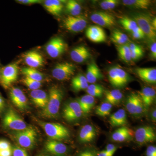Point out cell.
Segmentation results:
<instances>
[{
    "label": "cell",
    "mask_w": 156,
    "mask_h": 156,
    "mask_svg": "<svg viewBox=\"0 0 156 156\" xmlns=\"http://www.w3.org/2000/svg\"><path fill=\"white\" fill-rule=\"evenodd\" d=\"M45 149L48 152L55 156H64L67 153V146L60 141L49 140L46 142Z\"/></svg>",
    "instance_id": "obj_16"
},
{
    "label": "cell",
    "mask_w": 156,
    "mask_h": 156,
    "mask_svg": "<svg viewBox=\"0 0 156 156\" xmlns=\"http://www.w3.org/2000/svg\"><path fill=\"white\" fill-rule=\"evenodd\" d=\"M111 39L114 43L119 45L126 44L129 41V38L127 35L118 30L114 31Z\"/></svg>",
    "instance_id": "obj_33"
},
{
    "label": "cell",
    "mask_w": 156,
    "mask_h": 156,
    "mask_svg": "<svg viewBox=\"0 0 156 156\" xmlns=\"http://www.w3.org/2000/svg\"><path fill=\"white\" fill-rule=\"evenodd\" d=\"M22 90L17 87H14L11 89L10 92V98L12 103L14 104L20 95L23 94Z\"/></svg>",
    "instance_id": "obj_40"
},
{
    "label": "cell",
    "mask_w": 156,
    "mask_h": 156,
    "mask_svg": "<svg viewBox=\"0 0 156 156\" xmlns=\"http://www.w3.org/2000/svg\"><path fill=\"white\" fill-rule=\"evenodd\" d=\"M78 101L84 114H89L95 106V98L88 94L81 97Z\"/></svg>",
    "instance_id": "obj_27"
},
{
    "label": "cell",
    "mask_w": 156,
    "mask_h": 156,
    "mask_svg": "<svg viewBox=\"0 0 156 156\" xmlns=\"http://www.w3.org/2000/svg\"><path fill=\"white\" fill-rule=\"evenodd\" d=\"M150 49L151 56L152 58L155 59L156 58V43L155 42H154L151 45Z\"/></svg>",
    "instance_id": "obj_50"
},
{
    "label": "cell",
    "mask_w": 156,
    "mask_h": 156,
    "mask_svg": "<svg viewBox=\"0 0 156 156\" xmlns=\"http://www.w3.org/2000/svg\"><path fill=\"white\" fill-rule=\"evenodd\" d=\"M86 77L89 83L94 84L103 79V75L96 63L92 62L87 67Z\"/></svg>",
    "instance_id": "obj_21"
},
{
    "label": "cell",
    "mask_w": 156,
    "mask_h": 156,
    "mask_svg": "<svg viewBox=\"0 0 156 156\" xmlns=\"http://www.w3.org/2000/svg\"><path fill=\"white\" fill-rule=\"evenodd\" d=\"M109 122L112 127H123L128 124L127 114L125 109H119L110 116Z\"/></svg>",
    "instance_id": "obj_20"
},
{
    "label": "cell",
    "mask_w": 156,
    "mask_h": 156,
    "mask_svg": "<svg viewBox=\"0 0 156 156\" xmlns=\"http://www.w3.org/2000/svg\"><path fill=\"white\" fill-rule=\"evenodd\" d=\"M19 67L16 63H11L3 67L1 72L0 84L5 89H9L18 77Z\"/></svg>",
    "instance_id": "obj_7"
},
{
    "label": "cell",
    "mask_w": 156,
    "mask_h": 156,
    "mask_svg": "<svg viewBox=\"0 0 156 156\" xmlns=\"http://www.w3.org/2000/svg\"><path fill=\"white\" fill-rule=\"evenodd\" d=\"M118 4V1L116 0H105L101 2L100 5L101 9L107 11L114 9Z\"/></svg>",
    "instance_id": "obj_38"
},
{
    "label": "cell",
    "mask_w": 156,
    "mask_h": 156,
    "mask_svg": "<svg viewBox=\"0 0 156 156\" xmlns=\"http://www.w3.org/2000/svg\"><path fill=\"white\" fill-rule=\"evenodd\" d=\"M119 55L121 59L126 62H131L132 59L131 58V53L129 45L124 44L119 45L117 48Z\"/></svg>",
    "instance_id": "obj_34"
},
{
    "label": "cell",
    "mask_w": 156,
    "mask_h": 156,
    "mask_svg": "<svg viewBox=\"0 0 156 156\" xmlns=\"http://www.w3.org/2000/svg\"><path fill=\"white\" fill-rule=\"evenodd\" d=\"M79 156H95L94 154L89 151H84L79 154Z\"/></svg>",
    "instance_id": "obj_52"
},
{
    "label": "cell",
    "mask_w": 156,
    "mask_h": 156,
    "mask_svg": "<svg viewBox=\"0 0 156 156\" xmlns=\"http://www.w3.org/2000/svg\"><path fill=\"white\" fill-rule=\"evenodd\" d=\"M83 111L78 101H73L66 104L63 109V118L68 122H72L80 119Z\"/></svg>",
    "instance_id": "obj_13"
},
{
    "label": "cell",
    "mask_w": 156,
    "mask_h": 156,
    "mask_svg": "<svg viewBox=\"0 0 156 156\" xmlns=\"http://www.w3.org/2000/svg\"><path fill=\"white\" fill-rule=\"evenodd\" d=\"M76 67L70 62H64L58 63L52 72V76L59 81L69 80L75 73Z\"/></svg>",
    "instance_id": "obj_9"
},
{
    "label": "cell",
    "mask_w": 156,
    "mask_h": 156,
    "mask_svg": "<svg viewBox=\"0 0 156 156\" xmlns=\"http://www.w3.org/2000/svg\"><path fill=\"white\" fill-rule=\"evenodd\" d=\"M65 28L72 32H79L83 30L87 24V19L80 16L69 15L66 17L63 21Z\"/></svg>",
    "instance_id": "obj_12"
},
{
    "label": "cell",
    "mask_w": 156,
    "mask_h": 156,
    "mask_svg": "<svg viewBox=\"0 0 156 156\" xmlns=\"http://www.w3.org/2000/svg\"><path fill=\"white\" fill-rule=\"evenodd\" d=\"M122 2L125 6L138 9H147L152 3L150 0H123Z\"/></svg>",
    "instance_id": "obj_29"
},
{
    "label": "cell",
    "mask_w": 156,
    "mask_h": 156,
    "mask_svg": "<svg viewBox=\"0 0 156 156\" xmlns=\"http://www.w3.org/2000/svg\"><path fill=\"white\" fill-rule=\"evenodd\" d=\"M136 142L140 145L152 143L156 140L155 131L151 126H144L137 128L134 133Z\"/></svg>",
    "instance_id": "obj_10"
},
{
    "label": "cell",
    "mask_w": 156,
    "mask_h": 156,
    "mask_svg": "<svg viewBox=\"0 0 156 156\" xmlns=\"http://www.w3.org/2000/svg\"><path fill=\"white\" fill-rule=\"evenodd\" d=\"M109 81L115 88H122L129 83V74L122 69L115 66L110 69L108 71Z\"/></svg>",
    "instance_id": "obj_6"
},
{
    "label": "cell",
    "mask_w": 156,
    "mask_h": 156,
    "mask_svg": "<svg viewBox=\"0 0 156 156\" xmlns=\"http://www.w3.org/2000/svg\"><path fill=\"white\" fill-rule=\"evenodd\" d=\"M14 104L20 109H25L27 108V99L24 93L20 95Z\"/></svg>",
    "instance_id": "obj_39"
},
{
    "label": "cell",
    "mask_w": 156,
    "mask_h": 156,
    "mask_svg": "<svg viewBox=\"0 0 156 156\" xmlns=\"http://www.w3.org/2000/svg\"><path fill=\"white\" fill-rule=\"evenodd\" d=\"M44 5L48 12L55 16H59L63 10V4L58 0H46Z\"/></svg>",
    "instance_id": "obj_26"
},
{
    "label": "cell",
    "mask_w": 156,
    "mask_h": 156,
    "mask_svg": "<svg viewBox=\"0 0 156 156\" xmlns=\"http://www.w3.org/2000/svg\"><path fill=\"white\" fill-rule=\"evenodd\" d=\"M129 45L131 52H136V51H141L143 50L142 48L139 45H136L134 43H131Z\"/></svg>",
    "instance_id": "obj_49"
},
{
    "label": "cell",
    "mask_w": 156,
    "mask_h": 156,
    "mask_svg": "<svg viewBox=\"0 0 156 156\" xmlns=\"http://www.w3.org/2000/svg\"><path fill=\"white\" fill-rule=\"evenodd\" d=\"M97 156H110L106 152L105 150H103L99 152Z\"/></svg>",
    "instance_id": "obj_55"
},
{
    "label": "cell",
    "mask_w": 156,
    "mask_h": 156,
    "mask_svg": "<svg viewBox=\"0 0 156 156\" xmlns=\"http://www.w3.org/2000/svg\"><path fill=\"white\" fill-rule=\"evenodd\" d=\"M0 156H12V149L0 150Z\"/></svg>",
    "instance_id": "obj_51"
},
{
    "label": "cell",
    "mask_w": 156,
    "mask_h": 156,
    "mask_svg": "<svg viewBox=\"0 0 156 156\" xmlns=\"http://www.w3.org/2000/svg\"><path fill=\"white\" fill-rule=\"evenodd\" d=\"M17 2L23 5H31L34 4H40L42 2V1L40 0H18Z\"/></svg>",
    "instance_id": "obj_47"
},
{
    "label": "cell",
    "mask_w": 156,
    "mask_h": 156,
    "mask_svg": "<svg viewBox=\"0 0 156 156\" xmlns=\"http://www.w3.org/2000/svg\"><path fill=\"white\" fill-rule=\"evenodd\" d=\"M37 132L32 127H27L24 130L17 131L14 134V138L20 147L31 149L35 144Z\"/></svg>",
    "instance_id": "obj_3"
},
{
    "label": "cell",
    "mask_w": 156,
    "mask_h": 156,
    "mask_svg": "<svg viewBox=\"0 0 156 156\" xmlns=\"http://www.w3.org/2000/svg\"><path fill=\"white\" fill-rule=\"evenodd\" d=\"M113 105L107 102H103L95 109V113L100 117H105L110 114Z\"/></svg>",
    "instance_id": "obj_35"
},
{
    "label": "cell",
    "mask_w": 156,
    "mask_h": 156,
    "mask_svg": "<svg viewBox=\"0 0 156 156\" xmlns=\"http://www.w3.org/2000/svg\"><path fill=\"white\" fill-rule=\"evenodd\" d=\"M71 58L77 63H82L91 57V55L88 48L85 46H80L73 49L71 51Z\"/></svg>",
    "instance_id": "obj_19"
},
{
    "label": "cell",
    "mask_w": 156,
    "mask_h": 156,
    "mask_svg": "<svg viewBox=\"0 0 156 156\" xmlns=\"http://www.w3.org/2000/svg\"><path fill=\"white\" fill-rule=\"evenodd\" d=\"M136 72L138 76L143 80L149 83H155V68H138L136 69Z\"/></svg>",
    "instance_id": "obj_23"
},
{
    "label": "cell",
    "mask_w": 156,
    "mask_h": 156,
    "mask_svg": "<svg viewBox=\"0 0 156 156\" xmlns=\"http://www.w3.org/2000/svg\"><path fill=\"white\" fill-rule=\"evenodd\" d=\"M63 95L61 89L56 86L51 87L49 91L48 103L41 112L42 116L48 119L57 117Z\"/></svg>",
    "instance_id": "obj_1"
},
{
    "label": "cell",
    "mask_w": 156,
    "mask_h": 156,
    "mask_svg": "<svg viewBox=\"0 0 156 156\" xmlns=\"http://www.w3.org/2000/svg\"><path fill=\"white\" fill-rule=\"evenodd\" d=\"M138 94L147 108L152 105L155 99L156 91L151 87H144L138 92Z\"/></svg>",
    "instance_id": "obj_25"
},
{
    "label": "cell",
    "mask_w": 156,
    "mask_h": 156,
    "mask_svg": "<svg viewBox=\"0 0 156 156\" xmlns=\"http://www.w3.org/2000/svg\"><path fill=\"white\" fill-rule=\"evenodd\" d=\"M87 90L92 91H105L103 87L101 85L95 83L91 84V85H89Z\"/></svg>",
    "instance_id": "obj_43"
},
{
    "label": "cell",
    "mask_w": 156,
    "mask_h": 156,
    "mask_svg": "<svg viewBox=\"0 0 156 156\" xmlns=\"http://www.w3.org/2000/svg\"><path fill=\"white\" fill-rule=\"evenodd\" d=\"M105 150L110 156H113L117 150V147L113 144H109L107 146Z\"/></svg>",
    "instance_id": "obj_44"
},
{
    "label": "cell",
    "mask_w": 156,
    "mask_h": 156,
    "mask_svg": "<svg viewBox=\"0 0 156 156\" xmlns=\"http://www.w3.org/2000/svg\"><path fill=\"white\" fill-rule=\"evenodd\" d=\"M131 34L132 37L135 39H142L144 38L145 36L143 32L138 26L131 32Z\"/></svg>",
    "instance_id": "obj_42"
},
{
    "label": "cell",
    "mask_w": 156,
    "mask_h": 156,
    "mask_svg": "<svg viewBox=\"0 0 156 156\" xmlns=\"http://www.w3.org/2000/svg\"><path fill=\"white\" fill-rule=\"evenodd\" d=\"M151 117L152 121L155 122L156 119V110L155 109H154L152 112H151Z\"/></svg>",
    "instance_id": "obj_53"
},
{
    "label": "cell",
    "mask_w": 156,
    "mask_h": 156,
    "mask_svg": "<svg viewBox=\"0 0 156 156\" xmlns=\"http://www.w3.org/2000/svg\"><path fill=\"white\" fill-rule=\"evenodd\" d=\"M90 19L98 26H100L102 27H111L115 24V20L113 15L101 11L92 14Z\"/></svg>",
    "instance_id": "obj_14"
},
{
    "label": "cell",
    "mask_w": 156,
    "mask_h": 156,
    "mask_svg": "<svg viewBox=\"0 0 156 156\" xmlns=\"http://www.w3.org/2000/svg\"><path fill=\"white\" fill-rule=\"evenodd\" d=\"M1 70H0V76H1Z\"/></svg>",
    "instance_id": "obj_57"
},
{
    "label": "cell",
    "mask_w": 156,
    "mask_h": 156,
    "mask_svg": "<svg viewBox=\"0 0 156 156\" xmlns=\"http://www.w3.org/2000/svg\"><path fill=\"white\" fill-rule=\"evenodd\" d=\"M23 58L29 67L36 68L42 66L44 63L43 56L36 51H29L24 54Z\"/></svg>",
    "instance_id": "obj_18"
},
{
    "label": "cell",
    "mask_w": 156,
    "mask_h": 156,
    "mask_svg": "<svg viewBox=\"0 0 156 156\" xmlns=\"http://www.w3.org/2000/svg\"><path fill=\"white\" fill-rule=\"evenodd\" d=\"M120 23L126 30L132 32L138 26L134 20L128 17H123L120 20Z\"/></svg>",
    "instance_id": "obj_36"
},
{
    "label": "cell",
    "mask_w": 156,
    "mask_h": 156,
    "mask_svg": "<svg viewBox=\"0 0 156 156\" xmlns=\"http://www.w3.org/2000/svg\"><path fill=\"white\" fill-rule=\"evenodd\" d=\"M123 95L119 89H114L105 92V102L112 105H117L120 104L122 100Z\"/></svg>",
    "instance_id": "obj_28"
},
{
    "label": "cell",
    "mask_w": 156,
    "mask_h": 156,
    "mask_svg": "<svg viewBox=\"0 0 156 156\" xmlns=\"http://www.w3.org/2000/svg\"><path fill=\"white\" fill-rule=\"evenodd\" d=\"M13 156H29L25 149L20 147H15L12 150Z\"/></svg>",
    "instance_id": "obj_41"
},
{
    "label": "cell",
    "mask_w": 156,
    "mask_h": 156,
    "mask_svg": "<svg viewBox=\"0 0 156 156\" xmlns=\"http://www.w3.org/2000/svg\"><path fill=\"white\" fill-rule=\"evenodd\" d=\"M31 99L36 106L44 108L48 100V95L45 91L41 89L33 90L30 92Z\"/></svg>",
    "instance_id": "obj_24"
},
{
    "label": "cell",
    "mask_w": 156,
    "mask_h": 156,
    "mask_svg": "<svg viewBox=\"0 0 156 156\" xmlns=\"http://www.w3.org/2000/svg\"><path fill=\"white\" fill-rule=\"evenodd\" d=\"M86 36L94 43H102L106 41V35L104 30L97 25L91 26L87 29Z\"/></svg>",
    "instance_id": "obj_15"
},
{
    "label": "cell",
    "mask_w": 156,
    "mask_h": 156,
    "mask_svg": "<svg viewBox=\"0 0 156 156\" xmlns=\"http://www.w3.org/2000/svg\"><path fill=\"white\" fill-rule=\"evenodd\" d=\"M46 156L40 155V156Z\"/></svg>",
    "instance_id": "obj_58"
},
{
    "label": "cell",
    "mask_w": 156,
    "mask_h": 156,
    "mask_svg": "<svg viewBox=\"0 0 156 156\" xmlns=\"http://www.w3.org/2000/svg\"><path fill=\"white\" fill-rule=\"evenodd\" d=\"M131 58L132 60H136L141 58L143 56L144 52L143 50L136 52H131Z\"/></svg>",
    "instance_id": "obj_48"
},
{
    "label": "cell",
    "mask_w": 156,
    "mask_h": 156,
    "mask_svg": "<svg viewBox=\"0 0 156 156\" xmlns=\"http://www.w3.org/2000/svg\"><path fill=\"white\" fill-rule=\"evenodd\" d=\"M67 48V44L63 39L56 37L48 42L46 45V50L50 57L56 58L64 53Z\"/></svg>",
    "instance_id": "obj_11"
},
{
    "label": "cell",
    "mask_w": 156,
    "mask_h": 156,
    "mask_svg": "<svg viewBox=\"0 0 156 156\" xmlns=\"http://www.w3.org/2000/svg\"><path fill=\"white\" fill-rule=\"evenodd\" d=\"M4 105H5V101H4V99L0 95V112L2 111V110L4 108Z\"/></svg>",
    "instance_id": "obj_54"
},
{
    "label": "cell",
    "mask_w": 156,
    "mask_h": 156,
    "mask_svg": "<svg viewBox=\"0 0 156 156\" xmlns=\"http://www.w3.org/2000/svg\"><path fill=\"white\" fill-rule=\"evenodd\" d=\"M21 72L25 77L34 80L41 82L44 80L43 74L35 68L29 67H23L21 69Z\"/></svg>",
    "instance_id": "obj_31"
},
{
    "label": "cell",
    "mask_w": 156,
    "mask_h": 156,
    "mask_svg": "<svg viewBox=\"0 0 156 156\" xmlns=\"http://www.w3.org/2000/svg\"><path fill=\"white\" fill-rule=\"evenodd\" d=\"M11 148L10 143L5 140H0V150Z\"/></svg>",
    "instance_id": "obj_46"
},
{
    "label": "cell",
    "mask_w": 156,
    "mask_h": 156,
    "mask_svg": "<svg viewBox=\"0 0 156 156\" xmlns=\"http://www.w3.org/2000/svg\"><path fill=\"white\" fill-rule=\"evenodd\" d=\"M66 10L71 16H79L80 14L82 8L80 4L74 0L68 1L66 5Z\"/></svg>",
    "instance_id": "obj_32"
},
{
    "label": "cell",
    "mask_w": 156,
    "mask_h": 156,
    "mask_svg": "<svg viewBox=\"0 0 156 156\" xmlns=\"http://www.w3.org/2000/svg\"><path fill=\"white\" fill-rule=\"evenodd\" d=\"M133 18L145 36L151 40L155 39L156 30L153 26L150 17L145 14L137 13L133 15Z\"/></svg>",
    "instance_id": "obj_8"
},
{
    "label": "cell",
    "mask_w": 156,
    "mask_h": 156,
    "mask_svg": "<svg viewBox=\"0 0 156 156\" xmlns=\"http://www.w3.org/2000/svg\"><path fill=\"white\" fill-rule=\"evenodd\" d=\"M23 83L32 91L38 89L41 87V82L32 80L27 77L23 80Z\"/></svg>",
    "instance_id": "obj_37"
},
{
    "label": "cell",
    "mask_w": 156,
    "mask_h": 156,
    "mask_svg": "<svg viewBox=\"0 0 156 156\" xmlns=\"http://www.w3.org/2000/svg\"><path fill=\"white\" fill-rule=\"evenodd\" d=\"M96 135L97 132L94 126L88 124L81 128L79 133V140L84 143L90 142L94 140Z\"/></svg>",
    "instance_id": "obj_22"
},
{
    "label": "cell",
    "mask_w": 156,
    "mask_h": 156,
    "mask_svg": "<svg viewBox=\"0 0 156 156\" xmlns=\"http://www.w3.org/2000/svg\"><path fill=\"white\" fill-rule=\"evenodd\" d=\"M3 125L5 128L17 131L27 128L24 120L12 108L9 109L4 115Z\"/></svg>",
    "instance_id": "obj_4"
},
{
    "label": "cell",
    "mask_w": 156,
    "mask_h": 156,
    "mask_svg": "<svg viewBox=\"0 0 156 156\" xmlns=\"http://www.w3.org/2000/svg\"><path fill=\"white\" fill-rule=\"evenodd\" d=\"M134 136V132L132 129L123 126L118 128L112 134L111 139L115 142H123L132 139Z\"/></svg>",
    "instance_id": "obj_17"
},
{
    "label": "cell",
    "mask_w": 156,
    "mask_h": 156,
    "mask_svg": "<svg viewBox=\"0 0 156 156\" xmlns=\"http://www.w3.org/2000/svg\"><path fill=\"white\" fill-rule=\"evenodd\" d=\"M156 18H154L153 20H152V23L153 26L155 30H156Z\"/></svg>",
    "instance_id": "obj_56"
},
{
    "label": "cell",
    "mask_w": 156,
    "mask_h": 156,
    "mask_svg": "<svg viewBox=\"0 0 156 156\" xmlns=\"http://www.w3.org/2000/svg\"><path fill=\"white\" fill-rule=\"evenodd\" d=\"M146 156H156V147L154 146L148 147L146 152Z\"/></svg>",
    "instance_id": "obj_45"
},
{
    "label": "cell",
    "mask_w": 156,
    "mask_h": 156,
    "mask_svg": "<svg viewBox=\"0 0 156 156\" xmlns=\"http://www.w3.org/2000/svg\"><path fill=\"white\" fill-rule=\"evenodd\" d=\"M89 83L86 76L83 75H79L73 78L72 80V86L75 91H78L87 89Z\"/></svg>",
    "instance_id": "obj_30"
},
{
    "label": "cell",
    "mask_w": 156,
    "mask_h": 156,
    "mask_svg": "<svg viewBox=\"0 0 156 156\" xmlns=\"http://www.w3.org/2000/svg\"><path fill=\"white\" fill-rule=\"evenodd\" d=\"M46 134L53 140L61 141L70 137V132L66 127L59 123L38 122Z\"/></svg>",
    "instance_id": "obj_2"
},
{
    "label": "cell",
    "mask_w": 156,
    "mask_h": 156,
    "mask_svg": "<svg viewBox=\"0 0 156 156\" xmlns=\"http://www.w3.org/2000/svg\"><path fill=\"white\" fill-rule=\"evenodd\" d=\"M126 108L129 114L134 116H140L145 114L147 109L139 95L135 93L128 95L126 101Z\"/></svg>",
    "instance_id": "obj_5"
}]
</instances>
